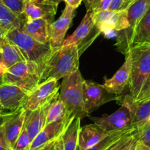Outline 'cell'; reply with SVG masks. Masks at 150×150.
Wrapping results in <instances>:
<instances>
[{
    "label": "cell",
    "mask_w": 150,
    "mask_h": 150,
    "mask_svg": "<svg viewBox=\"0 0 150 150\" xmlns=\"http://www.w3.org/2000/svg\"><path fill=\"white\" fill-rule=\"evenodd\" d=\"M78 47L75 44L52 48L41 71V82L50 79L59 80L79 70Z\"/></svg>",
    "instance_id": "1"
},
{
    "label": "cell",
    "mask_w": 150,
    "mask_h": 150,
    "mask_svg": "<svg viewBox=\"0 0 150 150\" xmlns=\"http://www.w3.org/2000/svg\"><path fill=\"white\" fill-rule=\"evenodd\" d=\"M5 36L19 49L27 61L37 63L42 71L44 63L52 51V47L50 44H41L36 41L26 33L22 27L10 30Z\"/></svg>",
    "instance_id": "2"
},
{
    "label": "cell",
    "mask_w": 150,
    "mask_h": 150,
    "mask_svg": "<svg viewBox=\"0 0 150 150\" xmlns=\"http://www.w3.org/2000/svg\"><path fill=\"white\" fill-rule=\"evenodd\" d=\"M83 80L79 70L63 78L60 86L59 98L75 117L80 119L88 116L83 101Z\"/></svg>",
    "instance_id": "3"
},
{
    "label": "cell",
    "mask_w": 150,
    "mask_h": 150,
    "mask_svg": "<svg viewBox=\"0 0 150 150\" xmlns=\"http://www.w3.org/2000/svg\"><path fill=\"white\" fill-rule=\"evenodd\" d=\"M128 52L132 56V68L128 87L129 96L132 100H135L150 72V43L132 46Z\"/></svg>",
    "instance_id": "4"
},
{
    "label": "cell",
    "mask_w": 150,
    "mask_h": 150,
    "mask_svg": "<svg viewBox=\"0 0 150 150\" xmlns=\"http://www.w3.org/2000/svg\"><path fill=\"white\" fill-rule=\"evenodd\" d=\"M41 70L32 61L19 62L7 69L4 74V84L16 86L30 93L41 82Z\"/></svg>",
    "instance_id": "5"
},
{
    "label": "cell",
    "mask_w": 150,
    "mask_h": 150,
    "mask_svg": "<svg viewBox=\"0 0 150 150\" xmlns=\"http://www.w3.org/2000/svg\"><path fill=\"white\" fill-rule=\"evenodd\" d=\"M150 8V0H135L127 8L128 26L125 30L118 32L117 50L125 56L128 53L135 28L146 13Z\"/></svg>",
    "instance_id": "6"
},
{
    "label": "cell",
    "mask_w": 150,
    "mask_h": 150,
    "mask_svg": "<svg viewBox=\"0 0 150 150\" xmlns=\"http://www.w3.org/2000/svg\"><path fill=\"white\" fill-rule=\"evenodd\" d=\"M132 98L129 95L125 96L122 100V106L116 112L101 117H91V119L108 132L132 129L135 127L132 118Z\"/></svg>",
    "instance_id": "7"
},
{
    "label": "cell",
    "mask_w": 150,
    "mask_h": 150,
    "mask_svg": "<svg viewBox=\"0 0 150 150\" xmlns=\"http://www.w3.org/2000/svg\"><path fill=\"white\" fill-rule=\"evenodd\" d=\"M60 86L58 80L54 79L41 82L28 93L22 108L25 110H35L46 108L59 98Z\"/></svg>",
    "instance_id": "8"
},
{
    "label": "cell",
    "mask_w": 150,
    "mask_h": 150,
    "mask_svg": "<svg viewBox=\"0 0 150 150\" xmlns=\"http://www.w3.org/2000/svg\"><path fill=\"white\" fill-rule=\"evenodd\" d=\"M101 32L95 27L93 13L87 11L81 23L71 35L64 39L62 46L75 44L78 47L79 53H82L94 41Z\"/></svg>",
    "instance_id": "9"
},
{
    "label": "cell",
    "mask_w": 150,
    "mask_h": 150,
    "mask_svg": "<svg viewBox=\"0 0 150 150\" xmlns=\"http://www.w3.org/2000/svg\"><path fill=\"white\" fill-rule=\"evenodd\" d=\"M83 101L88 114L110 101L120 99V96L110 93L103 86L91 81H83Z\"/></svg>",
    "instance_id": "10"
},
{
    "label": "cell",
    "mask_w": 150,
    "mask_h": 150,
    "mask_svg": "<svg viewBox=\"0 0 150 150\" xmlns=\"http://www.w3.org/2000/svg\"><path fill=\"white\" fill-rule=\"evenodd\" d=\"M75 16V9L66 5L61 16L57 21L50 24V41L52 48L61 47L64 41L65 35L72 23Z\"/></svg>",
    "instance_id": "11"
},
{
    "label": "cell",
    "mask_w": 150,
    "mask_h": 150,
    "mask_svg": "<svg viewBox=\"0 0 150 150\" xmlns=\"http://www.w3.org/2000/svg\"><path fill=\"white\" fill-rule=\"evenodd\" d=\"M28 93L14 85L0 86V105L7 112H16L22 105Z\"/></svg>",
    "instance_id": "12"
},
{
    "label": "cell",
    "mask_w": 150,
    "mask_h": 150,
    "mask_svg": "<svg viewBox=\"0 0 150 150\" xmlns=\"http://www.w3.org/2000/svg\"><path fill=\"white\" fill-rule=\"evenodd\" d=\"M125 62L122 67L118 70L114 76L110 79L105 78L103 86L107 91L111 93L120 96L125 88L128 86L131 74L132 68V56L128 52Z\"/></svg>",
    "instance_id": "13"
},
{
    "label": "cell",
    "mask_w": 150,
    "mask_h": 150,
    "mask_svg": "<svg viewBox=\"0 0 150 150\" xmlns=\"http://www.w3.org/2000/svg\"><path fill=\"white\" fill-rule=\"evenodd\" d=\"M74 118L53 122L46 125L39 134L33 140L30 150H39L47 144L58 139Z\"/></svg>",
    "instance_id": "14"
},
{
    "label": "cell",
    "mask_w": 150,
    "mask_h": 150,
    "mask_svg": "<svg viewBox=\"0 0 150 150\" xmlns=\"http://www.w3.org/2000/svg\"><path fill=\"white\" fill-rule=\"evenodd\" d=\"M25 115V110L22 108H20L2 126L5 142L10 150H13L16 143L21 134L24 126Z\"/></svg>",
    "instance_id": "15"
},
{
    "label": "cell",
    "mask_w": 150,
    "mask_h": 150,
    "mask_svg": "<svg viewBox=\"0 0 150 150\" xmlns=\"http://www.w3.org/2000/svg\"><path fill=\"white\" fill-rule=\"evenodd\" d=\"M80 122L81 119L78 117L72 119L58 139L56 140L55 146L57 150H77L81 128Z\"/></svg>",
    "instance_id": "16"
},
{
    "label": "cell",
    "mask_w": 150,
    "mask_h": 150,
    "mask_svg": "<svg viewBox=\"0 0 150 150\" xmlns=\"http://www.w3.org/2000/svg\"><path fill=\"white\" fill-rule=\"evenodd\" d=\"M58 5L38 3L27 0L24 8V16L26 21H32L38 18H44L50 24L54 22V16L57 13Z\"/></svg>",
    "instance_id": "17"
},
{
    "label": "cell",
    "mask_w": 150,
    "mask_h": 150,
    "mask_svg": "<svg viewBox=\"0 0 150 150\" xmlns=\"http://www.w3.org/2000/svg\"><path fill=\"white\" fill-rule=\"evenodd\" d=\"M110 132H107L101 127L94 123L82 127L79 133L77 149L83 150L92 147L102 141Z\"/></svg>",
    "instance_id": "18"
},
{
    "label": "cell",
    "mask_w": 150,
    "mask_h": 150,
    "mask_svg": "<svg viewBox=\"0 0 150 150\" xmlns=\"http://www.w3.org/2000/svg\"><path fill=\"white\" fill-rule=\"evenodd\" d=\"M46 119L45 108L35 110H26L24 127L32 141L46 126Z\"/></svg>",
    "instance_id": "19"
},
{
    "label": "cell",
    "mask_w": 150,
    "mask_h": 150,
    "mask_svg": "<svg viewBox=\"0 0 150 150\" xmlns=\"http://www.w3.org/2000/svg\"><path fill=\"white\" fill-rule=\"evenodd\" d=\"M50 23L44 18L24 21L22 29L30 36L41 44H50Z\"/></svg>",
    "instance_id": "20"
},
{
    "label": "cell",
    "mask_w": 150,
    "mask_h": 150,
    "mask_svg": "<svg viewBox=\"0 0 150 150\" xmlns=\"http://www.w3.org/2000/svg\"><path fill=\"white\" fill-rule=\"evenodd\" d=\"M25 58L19 49L4 38L0 43V66L8 69L19 62L24 61Z\"/></svg>",
    "instance_id": "21"
},
{
    "label": "cell",
    "mask_w": 150,
    "mask_h": 150,
    "mask_svg": "<svg viewBox=\"0 0 150 150\" xmlns=\"http://www.w3.org/2000/svg\"><path fill=\"white\" fill-rule=\"evenodd\" d=\"M46 125L62 120H67L75 117L68 109L64 102L58 98L45 108Z\"/></svg>",
    "instance_id": "22"
},
{
    "label": "cell",
    "mask_w": 150,
    "mask_h": 150,
    "mask_svg": "<svg viewBox=\"0 0 150 150\" xmlns=\"http://www.w3.org/2000/svg\"><path fill=\"white\" fill-rule=\"evenodd\" d=\"M24 22L23 17L14 14L0 0V27L5 34L13 29L22 27Z\"/></svg>",
    "instance_id": "23"
},
{
    "label": "cell",
    "mask_w": 150,
    "mask_h": 150,
    "mask_svg": "<svg viewBox=\"0 0 150 150\" xmlns=\"http://www.w3.org/2000/svg\"><path fill=\"white\" fill-rule=\"evenodd\" d=\"M147 43H150V8L143 16L135 28L129 48L132 46Z\"/></svg>",
    "instance_id": "24"
},
{
    "label": "cell",
    "mask_w": 150,
    "mask_h": 150,
    "mask_svg": "<svg viewBox=\"0 0 150 150\" xmlns=\"http://www.w3.org/2000/svg\"><path fill=\"white\" fill-rule=\"evenodd\" d=\"M136 131V128H132V129H122V130L114 131L112 132L104 138L102 141H99L96 145L93 146L88 149L83 150H109L111 147H112L119 141H120L122 138L127 135V134L131 133ZM77 150H80L77 148Z\"/></svg>",
    "instance_id": "25"
},
{
    "label": "cell",
    "mask_w": 150,
    "mask_h": 150,
    "mask_svg": "<svg viewBox=\"0 0 150 150\" xmlns=\"http://www.w3.org/2000/svg\"><path fill=\"white\" fill-rule=\"evenodd\" d=\"M132 111L133 125L136 130L144 127L150 116V100L138 104L132 102Z\"/></svg>",
    "instance_id": "26"
},
{
    "label": "cell",
    "mask_w": 150,
    "mask_h": 150,
    "mask_svg": "<svg viewBox=\"0 0 150 150\" xmlns=\"http://www.w3.org/2000/svg\"><path fill=\"white\" fill-rule=\"evenodd\" d=\"M135 132H131L125 135L120 141H118L109 150H131L135 146L137 139L135 138Z\"/></svg>",
    "instance_id": "27"
},
{
    "label": "cell",
    "mask_w": 150,
    "mask_h": 150,
    "mask_svg": "<svg viewBox=\"0 0 150 150\" xmlns=\"http://www.w3.org/2000/svg\"><path fill=\"white\" fill-rule=\"evenodd\" d=\"M87 11L93 13L109 9L112 0H83Z\"/></svg>",
    "instance_id": "28"
},
{
    "label": "cell",
    "mask_w": 150,
    "mask_h": 150,
    "mask_svg": "<svg viewBox=\"0 0 150 150\" xmlns=\"http://www.w3.org/2000/svg\"><path fill=\"white\" fill-rule=\"evenodd\" d=\"M5 6L18 16H24V8L27 0H2Z\"/></svg>",
    "instance_id": "29"
},
{
    "label": "cell",
    "mask_w": 150,
    "mask_h": 150,
    "mask_svg": "<svg viewBox=\"0 0 150 150\" xmlns=\"http://www.w3.org/2000/svg\"><path fill=\"white\" fill-rule=\"evenodd\" d=\"M150 100V72L147 77L146 78L142 88L140 91L139 94L138 95L136 99L133 101V103L138 104L142 102H147Z\"/></svg>",
    "instance_id": "30"
},
{
    "label": "cell",
    "mask_w": 150,
    "mask_h": 150,
    "mask_svg": "<svg viewBox=\"0 0 150 150\" xmlns=\"http://www.w3.org/2000/svg\"><path fill=\"white\" fill-rule=\"evenodd\" d=\"M32 140L30 139L25 128L23 126L21 134L15 144L13 150H30Z\"/></svg>",
    "instance_id": "31"
},
{
    "label": "cell",
    "mask_w": 150,
    "mask_h": 150,
    "mask_svg": "<svg viewBox=\"0 0 150 150\" xmlns=\"http://www.w3.org/2000/svg\"><path fill=\"white\" fill-rule=\"evenodd\" d=\"M135 135L137 141L143 143L150 148V126L145 125L144 127L137 129Z\"/></svg>",
    "instance_id": "32"
},
{
    "label": "cell",
    "mask_w": 150,
    "mask_h": 150,
    "mask_svg": "<svg viewBox=\"0 0 150 150\" xmlns=\"http://www.w3.org/2000/svg\"><path fill=\"white\" fill-rule=\"evenodd\" d=\"M125 0H112L110 5V11H122Z\"/></svg>",
    "instance_id": "33"
},
{
    "label": "cell",
    "mask_w": 150,
    "mask_h": 150,
    "mask_svg": "<svg viewBox=\"0 0 150 150\" xmlns=\"http://www.w3.org/2000/svg\"><path fill=\"white\" fill-rule=\"evenodd\" d=\"M16 112H4V113H1V114H0V128L2 127L5 125V123L8 120V119H10L13 116L14 113H15Z\"/></svg>",
    "instance_id": "34"
},
{
    "label": "cell",
    "mask_w": 150,
    "mask_h": 150,
    "mask_svg": "<svg viewBox=\"0 0 150 150\" xmlns=\"http://www.w3.org/2000/svg\"><path fill=\"white\" fill-rule=\"evenodd\" d=\"M0 150H10L5 142L2 127L0 128Z\"/></svg>",
    "instance_id": "35"
},
{
    "label": "cell",
    "mask_w": 150,
    "mask_h": 150,
    "mask_svg": "<svg viewBox=\"0 0 150 150\" xmlns=\"http://www.w3.org/2000/svg\"><path fill=\"white\" fill-rule=\"evenodd\" d=\"M62 1L65 2L66 5L71 7L72 8L75 10L77 9L83 2V0H62Z\"/></svg>",
    "instance_id": "36"
},
{
    "label": "cell",
    "mask_w": 150,
    "mask_h": 150,
    "mask_svg": "<svg viewBox=\"0 0 150 150\" xmlns=\"http://www.w3.org/2000/svg\"><path fill=\"white\" fill-rule=\"evenodd\" d=\"M33 2H38L41 4H47V5H58L62 0H31Z\"/></svg>",
    "instance_id": "37"
},
{
    "label": "cell",
    "mask_w": 150,
    "mask_h": 150,
    "mask_svg": "<svg viewBox=\"0 0 150 150\" xmlns=\"http://www.w3.org/2000/svg\"><path fill=\"white\" fill-rule=\"evenodd\" d=\"M134 150H150V148L147 146H146L145 144H143V143L137 141L136 145H135V149Z\"/></svg>",
    "instance_id": "38"
},
{
    "label": "cell",
    "mask_w": 150,
    "mask_h": 150,
    "mask_svg": "<svg viewBox=\"0 0 150 150\" xmlns=\"http://www.w3.org/2000/svg\"><path fill=\"white\" fill-rule=\"evenodd\" d=\"M5 71H6V69H3V68L0 66V86H2V85L4 84L3 77H4V74H5Z\"/></svg>",
    "instance_id": "39"
},
{
    "label": "cell",
    "mask_w": 150,
    "mask_h": 150,
    "mask_svg": "<svg viewBox=\"0 0 150 150\" xmlns=\"http://www.w3.org/2000/svg\"><path fill=\"white\" fill-rule=\"evenodd\" d=\"M135 0H125V2H124L123 6H122V11H124V10H126L128 7L130 5V4H132V2H134Z\"/></svg>",
    "instance_id": "40"
},
{
    "label": "cell",
    "mask_w": 150,
    "mask_h": 150,
    "mask_svg": "<svg viewBox=\"0 0 150 150\" xmlns=\"http://www.w3.org/2000/svg\"><path fill=\"white\" fill-rule=\"evenodd\" d=\"M55 141H52V142H51V143H50V144H47V145L44 146V147H42L41 149H40L39 150H51L52 149V147H53V146H54Z\"/></svg>",
    "instance_id": "41"
},
{
    "label": "cell",
    "mask_w": 150,
    "mask_h": 150,
    "mask_svg": "<svg viewBox=\"0 0 150 150\" xmlns=\"http://www.w3.org/2000/svg\"><path fill=\"white\" fill-rule=\"evenodd\" d=\"M5 33H4L2 29L1 28V27H0V43H1V41H2V39L5 38Z\"/></svg>",
    "instance_id": "42"
},
{
    "label": "cell",
    "mask_w": 150,
    "mask_h": 150,
    "mask_svg": "<svg viewBox=\"0 0 150 150\" xmlns=\"http://www.w3.org/2000/svg\"><path fill=\"white\" fill-rule=\"evenodd\" d=\"M4 112H7V111L4 110L3 108H2V106H1V105H0V114H1V113H4Z\"/></svg>",
    "instance_id": "43"
},
{
    "label": "cell",
    "mask_w": 150,
    "mask_h": 150,
    "mask_svg": "<svg viewBox=\"0 0 150 150\" xmlns=\"http://www.w3.org/2000/svg\"><path fill=\"white\" fill-rule=\"evenodd\" d=\"M146 125H148V126H150V116L149 117L148 120H147V122H146Z\"/></svg>",
    "instance_id": "44"
},
{
    "label": "cell",
    "mask_w": 150,
    "mask_h": 150,
    "mask_svg": "<svg viewBox=\"0 0 150 150\" xmlns=\"http://www.w3.org/2000/svg\"><path fill=\"white\" fill-rule=\"evenodd\" d=\"M51 150H57V148H56V146H55V143H54V146H53L52 149H51Z\"/></svg>",
    "instance_id": "45"
},
{
    "label": "cell",
    "mask_w": 150,
    "mask_h": 150,
    "mask_svg": "<svg viewBox=\"0 0 150 150\" xmlns=\"http://www.w3.org/2000/svg\"><path fill=\"white\" fill-rule=\"evenodd\" d=\"M135 147H134V148L132 149H131V150H134V149H135Z\"/></svg>",
    "instance_id": "46"
}]
</instances>
